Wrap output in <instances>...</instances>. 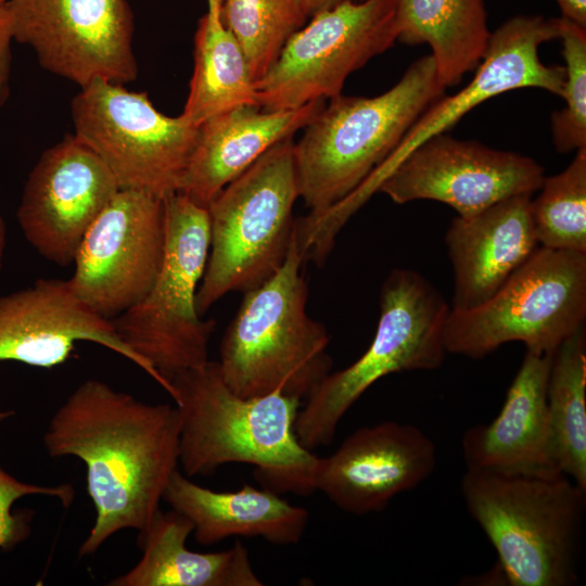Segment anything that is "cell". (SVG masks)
<instances>
[{
    "label": "cell",
    "mask_w": 586,
    "mask_h": 586,
    "mask_svg": "<svg viewBox=\"0 0 586 586\" xmlns=\"http://www.w3.org/2000/svg\"><path fill=\"white\" fill-rule=\"evenodd\" d=\"M179 437L176 405L146 404L97 379L80 383L59 407L43 435L46 450L86 464L97 512L80 557L122 530L148 527L177 470Z\"/></svg>",
    "instance_id": "6da1fadb"
},
{
    "label": "cell",
    "mask_w": 586,
    "mask_h": 586,
    "mask_svg": "<svg viewBox=\"0 0 586 586\" xmlns=\"http://www.w3.org/2000/svg\"><path fill=\"white\" fill-rule=\"evenodd\" d=\"M170 384L180 416L179 463L187 476L240 462L253 464L255 480L276 494L316 492L318 457L294 429L301 400L278 392L241 397L212 360L176 373Z\"/></svg>",
    "instance_id": "7a4b0ae2"
},
{
    "label": "cell",
    "mask_w": 586,
    "mask_h": 586,
    "mask_svg": "<svg viewBox=\"0 0 586 586\" xmlns=\"http://www.w3.org/2000/svg\"><path fill=\"white\" fill-rule=\"evenodd\" d=\"M460 491L512 586L578 582L586 489L558 470L466 469Z\"/></svg>",
    "instance_id": "3957f363"
},
{
    "label": "cell",
    "mask_w": 586,
    "mask_h": 586,
    "mask_svg": "<svg viewBox=\"0 0 586 586\" xmlns=\"http://www.w3.org/2000/svg\"><path fill=\"white\" fill-rule=\"evenodd\" d=\"M431 54L384 93L336 95L294 143L300 198L318 218L352 195L395 151L422 113L445 94Z\"/></svg>",
    "instance_id": "277c9868"
},
{
    "label": "cell",
    "mask_w": 586,
    "mask_h": 586,
    "mask_svg": "<svg viewBox=\"0 0 586 586\" xmlns=\"http://www.w3.org/2000/svg\"><path fill=\"white\" fill-rule=\"evenodd\" d=\"M305 254L295 224L282 266L242 303L219 347V369L233 393L258 397L282 393L298 400L331 372L327 328L306 310Z\"/></svg>",
    "instance_id": "5b68a950"
},
{
    "label": "cell",
    "mask_w": 586,
    "mask_h": 586,
    "mask_svg": "<svg viewBox=\"0 0 586 586\" xmlns=\"http://www.w3.org/2000/svg\"><path fill=\"white\" fill-rule=\"evenodd\" d=\"M298 198L292 137L269 149L209 202V253L195 297L200 316L228 293L260 285L282 266Z\"/></svg>",
    "instance_id": "8992f818"
},
{
    "label": "cell",
    "mask_w": 586,
    "mask_h": 586,
    "mask_svg": "<svg viewBox=\"0 0 586 586\" xmlns=\"http://www.w3.org/2000/svg\"><path fill=\"white\" fill-rule=\"evenodd\" d=\"M449 309L422 275L393 269L380 291V317L371 344L352 365L330 372L306 397L294 424L300 443L309 450L330 445L345 413L383 377L441 367L447 354L444 327Z\"/></svg>",
    "instance_id": "52a82bcc"
},
{
    "label": "cell",
    "mask_w": 586,
    "mask_h": 586,
    "mask_svg": "<svg viewBox=\"0 0 586 586\" xmlns=\"http://www.w3.org/2000/svg\"><path fill=\"white\" fill-rule=\"evenodd\" d=\"M166 244L162 267L146 295L112 319L118 336L170 386L183 370L208 359L216 327L196 309V292L209 253V216L180 192L165 198Z\"/></svg>",
    "instance_id": "ba28073f"
},
{
    "label": "cell",
    "mask_w": 586,
    "mask_h": 586,
    "mask_svg": "<svg viewBox=\"0 0 586 586\" xmlns=\"http://www.w3.org/2000/svg\"><path fill=\"white\" fill-rule=\"evenodd\" d=\"M586 318V253L538 246L484 303L449 309L447 353L483 358L509 342L553 354Z\"/></svg>",
    "instance_id": "9c48e42d"
},
{
    "label": "cell",
    "mask_w": 586,
    "mask_h": 586,
    "mask_svg": "<svg viewBox=\"0 0 586 586\" xmlns=\"http://www.w3.org/2000/svg\"><path fill=\"white\" fill-rule=\"evenodd\" d=\"M76 135L107 166L120 189L160 198L179 192L198 126L181 114L167 116L146 92L94 80L72 101Z\"/></svg>",
    "instance_id": "30bf717a"
},
{
    "label": "cell",
    "mask_w": 586,
    "mask_h": 586,
    "mask_svg": "<svg viewBox=\"0 0 586 586\" xmlns=\"http://www.w3.org/2000/svg\"><path fill=\"white\" fill-rule=\"evenodd\" d=\"M396 41L395 0L344 2L320 11L255 82L259 106L290 110L340 95L352 73Z\"/></svg>",
    "instance_id": "8fae6325"
},
{
    "label": "cell",
    "mask_w": 586,
    "mask_h": 586,
    "mask_svg": "<svg viewBox=\"0 0 586 586\" xmlns=\"http://www.w3.org/2000/svg\"><path fill=\"white\" fill-rule=\"evenodd\" d=\"M13 40L39 64L80 88L137 78L133 14L127 0H9Z\"/></svg>",
    "instance_id": "7c38bea8"
},
{
    "label": "cell",
    "mask_w": 586,
    "mask_h": 586,
    "mask_svg": "<svg viewBox=\"0 0 586 586\" xmlns=\"http://www.w3.org/2000/svg\"><path fill=\"white\" fill-rule=\"evenodd\" d=\"M165 244V199L120 189L84 235L67 281L91 310L112 320L150 291Z\"/></svg>",
    "instance_id": "4fadbf2b"
},
{
    "label": "cell",
    "mask_w": 586,
    "mask_h": 586,
    "mask_svg": "<svg viewBox=\"0 0 586 586\" xmlns=\"http://www.w3.org/2000/svg\"><path fill=\"white\" fill-rule=\"evenodd\" d=\"M544 178L543 166L530 156L441 133L408 153L377 192L397 204L437 201L464 217L510 196L532 195Z\"/></svg>",
    "instance_id": "5bb4252c"
},
{
    "label": "cell",
    "mask_w": 586,
    "mask_h": 586,
    "mask_svg": "<svg viewBox=\"0 0 586 586\" xmlns=\"http://www.w3.org/2000/svg\"><path fill=\"white\" fill-rule=\"evenodd\" d=\"M119 190L103 161L76 135H68L46 150L31 169L17 220L42 257L67 267L89 227Z\"/></svg>",
    "instance_id": "9a60e30c"
},
{
    "label": "cell",
    "mask_w": 586,
    "mask_h": 586,
    "mask_svg": "<svg viewBox=\"0 0 586 586\" xmlns=\"http://www.w3.org/2000/svg\"><path fill=\"white\" fill-rule=\"evenodd\" d=\"M558 37L557 18L517 15L502 23L491 33L488 48L472 80L457 93L444 94L430 105L390 157L358 188L356 195L366 202L408 153L428 139L446 133L467 113L493 97L522 88H538L561 95L564 66L546 65L538 54L540 44Z\"/></svg>",
    "instance_id": "2e32d148"
},
{
    "label": "cell",
    "mask_w": 586,
    "mask_h": 586,
    "mask_svg": "<svg viewBox=\"0 0 586 586\" xmlns=\"http://www.w3.org/2000/svg\"><path fill=\"white\" fill-rule=\"evenodd\" d=\"M436 464L435 443L421 429L385 421L359 428L331 455L318 457L315 487L342 511L365 515L421 485Z\"/></svg>",
    "instance_id": "e0dca14e"
},
{
    "label": "cell",
    "mask_w": 586,
    "mask_h": 586,
    "mask_svg": "<svg viewBox=\"0 0 586 586\" xmlns=\"http://www.w3.org/2000/svg\"><path fill=\"white\" fill-rule=\"evenodd\" d=\"M80 341L119 354L170 393L168 383L122 341L112 321L81 302L67 280L39 279L0 296V360L51 368L65 362ZM14 415L0 410V423Z\"/></svg>",
    "instance_id": "ac0fdd59"
},
{
    "label": "cell",
    "mask_w": 586,
    "mask_h": 586,
    "mask_svg": "<svg viewBox=\"0 0 586 586\" xmlns=\"http://www.w3.org/2000/svg\"><path fill=\"white\" fill-rule=\"evenodd\" d=\"M531 203L530 194L514 195L453 219L445 235L454 272L451 309L487 301L539 246Z\"/></svg>",
    "instance_id": "d6986e66"
},
{
    "label": "cell",
    "mask_w": 586,
    "mask_h": 586,
    "mask_svg": "<svg viewBox=\"0 0 586 586\" xmlns=\"http://www.w3.org/2000/svg\"><path fill=\"white\" fill-rule=\"evenodd\" d=\"M315 101L290 110L245 105L199 126L179 192L198 205L209 202L277 143L292 138L324 106Z\"/></svg>",
    "instance_id": "ffe728a7"
},
{
    "label": "cell",
    "mask_w": 586,
    "mask_h": 586,
    "mask_svg": "<svg viewBox=\"0 0 586 586\" xmlns=\"http://www.w3.org/2000/svg\"><path fill=\"white\" fill-rule=\"evenodd\" d=\"M551 358L552 354L526 349L497 417L463 433L461 450L467 469L558 470L546 396Z\"/></svg>",
    "instance_id": "44dd1931"
},
{
    "label": "cell",
    "mask_w": 586,
    "mask_h": 586,
    "mask_svg": "<svg viewBox=\"0 0 586 586\" xmlns=\"http://www.w3.org/2000/svg\"><path fill=\"white\" fill-rule=\"evenodd\" d=\"M163 500L192 522L195 540L205 546L228 537H262L275 545H294L302 539L309 520L307 509L267 488L244 485L235 492H215L192 482L178 469L166 485Z\"/></svg>",
    "instance_id": "7402d4cb"
},
{
    "label": "cell",
    "mask_w": 586,
    "mask_h": 586,
    "mask_svg": "<svg viewBox=\"0 0 586 586\" xmlns=\"http://www.w3.org/2000/svg\"><path fill=\"white\" fill-rule=\"evenodd\" d=\"M192 522L171 509H160L148 527L139 533L142 557L127 573L110 581V586H262L247 548L237 540L226 550L196 552L186 542Z\"/></svg>",
    "instance_id": "603a6c76"
},
{
    "label": "cell",
    "mask_w": 586,
    "mask_h": 586,
    "mask_svg": "<svg viewBox=\"0 0 586 586\" xmlns=\"http://www.w3.org/2000/svg\"><path fill=\"white\" fill-rule=\"evenodd\" d=\"M395 24L397 41L431 48L445 88L479 66L491 38L484 0H395Z\"/></svg>",
    "instance_id": "cb8c5ba5"
},
{
    "label": "cell",
    "mask_w": 586,
    "mask_h": 586,
    "mask_svg": "<svg viewBox=\"0 0 586 586\" xmlns=\"http://www.w3.org/2000/svg\"><path fill=\"white\" fill-rule=\"evenodd\" d=\"M193 56L189 93L181 113L191 124L199 127L233 109L259 106L244 52L222 24L219 10H206L199 20Z\"/></svg>",
    "instance_id": "d4e9b609"
},
{
    "label": "cell",
    "mask_w": 586,
    "mask_h": 586,
    "mask_svg": "<svg viewBox=\"0 0 586 586\" xmlns=\"http://www.w3.org/2000/svg\"><path fill=\"white\" fill-rule=\"evenodd\" d=\"M546 396L555 466L586 489L585 326L552 354Z\"/></svg>",
    "instance_id": "484cf974"
},
{
    "label": "cell",
    "mask_w": 586,
    "mask_h": 586,
    "mask_svg": "<svg viewBox=\"0 0 586 586\" xmlns=\"http://www.w3.org/2000/svg\"><path fill=\"white\" fill-rule=\"evenodd\" d=\"M220 18L240 43L255 84L309 16L303 0H224Z\"/></svg>",
    "instance_id": "4316f807"
},
{
    "label": "cell",
    "mask_w": 586,
    "mask_h": 586,
    "mask_svg": "<svg viewBox=\"0 0 586 586\" xmlns=\"http://www.w3.org/2000/svg\"><path fill=\"white\" fill-rule=\"evenodd\" d=\"M532 200L539 246L586 253V148L561 173L545 177Z\"/></svg>",
    "instance_id": "83f0119b"
},
{
    "label": "cell",
    "mask_w": 586,
    "mask_h": 586,
    "mask_svg": "<svg viewBox=\"0 0 586 586\" xmlns=\"http://www.w3.org/2000/svg\"><path fill=\"white\" fill-rule=\"evenodd\" d=\"M557 20L565 63L564 106L552 113L551 131L555 148L565 154L586 148V28Z\"/></svg>",
    "instance_id": "f1b7e54d"
},
{
    "label": "cell",
    "mask_w": 586,
    "mask_h": 586,
    "mask_svg": "<svg viewBox=\"0 0 586 586\" xmlns=\"http://www.w3.org/2000/svg\"><path fill=\"white\" fill-rule=\"evenodd\" d=\"M28 495H44L58 498L63 507H69L75 497L71 484L53 486L25 483L0 466V549L11 550L30 535L34 512L30 510L13 511L14 502Z\"/></svg>",
    "instance_id": "f546056e"
},
{
    "label": "cell",
    "mask_w": 586,
    "mask_h": 586,
    "mask_svg": "<svg viewBox=\"0 0 586 586\" xmlns=\"http://www.w3.org/2000/svg\"><path fill=\"white\" fill-rule=\"evenodd\" d=\"M12 41L13 36L11 31L10 17L5 5H2L0 7V109L5 103L10 93Z\"/></svg>",
    "instance_id": "4dcf8cb0"
},
{
    "label": "cell",
    "mask_w": 586,
    "mask_h": 586,
    "mask_svg": "<svg viewBox=\"0 0 586 586\" xmlns=\"http://www.w3.org/2000/svg\"><path fill=\"white\" fill-rule=\"evenodd\" d=\"M562 17L586 28V0H556Z\"/></svg>",
    "instance_id": "1f68e13d"
},
{
    "label": "cell",
    "mask_w": 586,
    "mask_h": 586,
    "mask_svg": "<svg viewBox=\"0 0 586 586\" xmlns=\"http://www.w3.org/2000/svg\"><path fill=\"white\" fill-rule=\"evenodd\" d=\"M364 0H303L307 15L310 17L314 14L333 8L344 2H360Z\"/></svg>",
    "instance_id": "d6a6232c"
},
{
    "label": "cell",
    "mask_w": 586,
    "mask_h": 586,
    "mask_svg": "<svg viewBox=\"0 0 586 586\" xmlns=\"http://www.w3.org/2000/svg\"><path fill=\"white\" fill-rule=\"evenodd\" d=\"M5 244H7V227H5V222L2 216L0 215V270L2 268V260H3Z\"/></svg>",
    "instance_id": "836d02e7"
},
{
    "label": "cell",
    "mask_w": 586,
    "mask_h": 586,
    "mask_svg": "<svg viewBox=\"0 0 586 586\" xmlns=\"http://www.w3.org/2000/svg\"><path fill=\"white\" fill-rule=\"evenodd\" d=\"M207 2V10H219L224 2V0H206Z\"/></svg>",
    "instance_id": "e575fe53"
},
{
    "label": "cell",
    "mask_w": 586,
    "mask_h": 586,
    "mask_svg": "<svg viewBox=\"0 0 586 586\" xmlns=\"http://www.w3.org/2000/svg\"><path fill=\"white\" fill-rule=\"evenodd\" d=\"M9 0H0V7L4 5Z\"/></svg>",
    "instance_id": "d590c367"
}]
</instances>
